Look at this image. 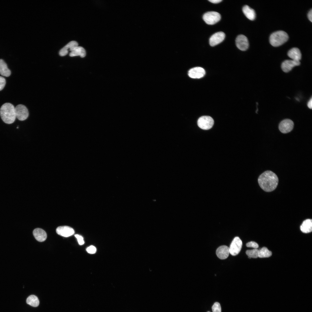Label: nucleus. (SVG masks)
Listing matches in <instances>:
<instances>
[{"instance_id": "473e14b6", "label": "nucleus", "mask_w": 312, "mask_h": 312, "mask_svg": "<svg viewBox=\"0 0 312 312\" xmlns=\"http://www.w3.org/2000/svg\"><path fill=\"white\" fill-rule=\"evenodd\" d=\"M209 312V311H208V312Z\"/></svg>"}, {"instance_id": "423d86ee", "label": "nucleus", "mask_w": 312, "mask_h": 312, "mask_svg": "<svg viewBox=\"0 0 312 312\" xmlns=\"http://www.w3.org/2000/svg\"><path fill=\"white\" fill-rule=\"evenodd\" d=\"M242 245V242L239 237H235L229 247L230 253L233 256L238 254L241 250Z\"/></svg>"}, {"instance_id": "f3484780", "label": "nucleus", "mask_w": 312, "mask_h": 312, "mask_svg": "<svg viewBox=\"0 0 312 312\" xmlns=\"http://www.w3.org/2000/svg\"><path fill=\"white\" fill-rule=\"evenodd\" d=\"M288 56L292 60L300 61L301 58V54L297 48L294 47L290 49L287 53Z\"/></svg>"}, {"instance_id": "0eeeda50", "label": "nucleus", "mask_w": 312, "mask_h": 312, "mask_svg": "<svg viewBox=\"0 0 312 312\" xmlns=\"http://www.w3.org/2000/svg\"><path fill=\"white\" fill-rule=\"evenodd\" d=\"M15 113L16 118L21 121L26 120L29 115L27 108L22 104L18 105L15 107Z\"/></svg>"}, {"instance_id": "f257e3e1", "label": "nucleus", "mask_w": 312, "mask_h": 312, "mask_svg": "<svg viewBox=\"0 0 312 312\" xmlns=\"http://www.w3.org/2000/svg\"><path fill=\"white\" fill-rule=\"evenodd\" d=\"M258 182L260 187L264 191L271 192L277 187L278 179L277 175L273 172L267 170L261 174L258 178Z\"/></svg>"}, {"instance_id": "6ab92c4d", "label": "nucleus", "mask_w": 312, "mask_h": 312, "mask_svg": "<svg viewBox=\"0 0 312 312\" xmlns=\"http://www.w3.org/2000/svg\"><path fill=\"white\" fill-rule=\"evenodd\" d=\"M301 231L303 233H308L312 231V220L307 219L303 222L300 226Z\"/></svg>"}, {"instance_id": "20e7f679", "label": "nucleus", "mask_w": 312, "mask_h": 312, "mask_svg": "<svg viewBox=\"0 0 312 312\" xmlns=\"http://www.w3.org/2000/svg\"><path fill=\"white\" fill-rule=\"evenodd\" d=\"M221 18L220 14L215 11L206 12L203 16V19L207 24L213 25L220 21Z\"/></svg>"}, {"instance_id": "393cba45", "label": "nucleus", "mask_w": 312, "mask_h": 312, "mask_svg": "<svg viewBox=\"0 0 312 312\" xmlns=\"http://www.w3.org/2000/svg\"><path fill=\"white\" fill-rule=\"evenodd\" d=\"M213 312H221V309L220 304L218 302H215L213 305L212 307Z\"/></svg>"}, {"instance_id": "7ed1b4c3", "label": "nucleus", "mask_w": 312, "mask_h": 312, "mask_svg": "<svg viewBox=\"0 0 312 312\" xmlns=\"http://www.w3.org/2000/svg\"><path fill=\"white\" fill-rule=\"evenodd\" d=\"M288 34L283 31H278L272 33L270 36L269 40L273 46L277 47L285 42L288 40Z\"/></svg>"}, {"instance_id": "4468645a", "label": "nucleus", "mask_w": 312, "mask_h": 312, "mask_svg": "<svg viewBox=\"0 0 312 312\" xmlns=\"http://www.w3.org/2000/svg\"><path fill=\"white\" fill-rule=\"evenodd\" d=\"M78 43L76 41H72L70 42L66 45L59 52V55L60 56H63L66 55L69 51H72L74 49L78 46Z\"/></svg>"}, {"instance_id": "2eb2a0df", "label": "nucleus", "mask_w": 312, "mask_h": 312, "mask_svg": "<svg viewBox=\"0 0 312 312\" xmlns=\"http://www.w3.org/2000/svg\"><path fill=\"white\" fill-rule=\"evenodd\" d=\"M216 253L220 259H225L228 257L230 253L229 247L225 245L221 246L217 249Z\"/></svg>"}, {"instance_id": "412c9836", "label": "nucleus", "mask_w": 312, "mask_h": 312, "mask_svg": "<svg viewBox=\"0 0 312 312\" xmlns=\"http://www.w3.org/2000/svg\"><path fill=\"white\" fill-rule=\"evenodd\" d=\"M86 55V51L83 47L77 46L70 52L69 55L70 57H73L79 55L81 57H83Z\"/></svg>"}, {"instance_id": "a211bd4d", "label": "nucleus", "mask_w": 312, "mask_h": 312, "mask_svg": "<svg viewBox=\"0 0 312 312\" xmlns=\"http://www.w3.org/2000/svg\"><path fill=\"white\" fill-rule=\"evenodd\" d=\"M242 11L246 16L249 20L253 21L256 17V13L255 10L247 5H244Z\"/></svg>"}, {"instance_id": "f8f14e48", "label": "nucleus", "mask_w": 312, "mask_h": 312, "mask_svg": "<svg viewBox=\"0 0 312 312\" xmlns=\"http://www.w3.org/2000/svg\"><path fill=\"white\" fill-rule=\"evenodd\" d=\"M56 232L59 235L66 237L71 236L75 233L72 228L66 226L58 227L56 229Z\"/></svg>"}, {"instance_id": "2f4dec72", "label": "nucleus", "mask_w": 312, "mask_h": 312, "mask_svg": "<svg viewBox=\"0 0 312 312\" xmlns=\"http://www.w3.org/2000/svg\"><path fill=\"white\" fill-rule=\"evenodd\" d=\"M209 1L211 2L214 3H220L222 1V0H209Z\"/></svg>"}, {"instance_id": "c85d7f7f", "label": "nucleus", "mask_w": 312, "mask_h": 312, "mask_svg": "<svg viewBox=\"0 0 312 312\" xmlns=\"http://www.w3.org/2000/svg\"><path fill=\"white\" fill-rule=\"evenodd\" d=\"M6 83L5 79L3 77L0 76V91L4 88Z\"/></svg>"}, {"instance_id": "6e6552de", "label": "nucleus", "mask_w": 312, "mask_h": 312, "mask_svg": "<svg viewBox=\"0 0 312 312\" xmlns=\"http://www.w3.org/2000/svg\"><path fill=\"white\" fill-rule=\"evenodd\" d=\"M294 123L290 119H287L282 120L280 123L278 128L281 132L286 133L291 131L293 129Z\"/></svg>"}, {"instance_id": "c756f323", "label": "nucleus", "mask_w": 312, "mask_h": 312, "mask_svg": "<svg viewBox=\"0 0 312 312\" xmlns=\"http://www.w3.org/2000/svg\"><path fill=\"white\" fill-rule=\"evenodd\" d=\"M308 18L309 20L311 22H312V10L311 9L307 15Z\"/></svg>"}, {"instance_id": "4be33fe9", "label": "nucleus", "mask_w": 312, "mask_h": 312, "mask_svg": "<svg viewBox=\"0 0 312 312\" xmlns=\"http://www.w3.org/2000/svg\"><path fill=\"white\" fill-rule=\"evenodd\" d=\"M26 302L28 304L33 307L38 306L39 304L38 297L34 295L29 296L27 299Z\"/></svg>"}, {"instance_id": "dca6fc26", "label": "nucleus", "mask_w": 312, "mask_h": 312, "mask_svg": "<svg viewBox=\"0 0 312 312\" xmlns=\"http://www.w3.org/2000/svg\"><path fill=\"white\" fill-rule=\"evenodd\" d=\"M33 234L36 240L40 242L44 241L47 238L46 232L40 228H37L34 229L33 231Z\"/></svg>"}, {"instance_id": "bb28decb", "label": "nucleus", "mask_w": 312, "mask_h": 312, "mask_svg": "<svg viewBox=\"0 0 312 312\" xmlns=\"http://www.w3.org/2000/svg\"><path fill=\"white\" fill-rule=\"evenodd\" d=\"M86 250L88 253L90 254H93L96 252V250L95 246L91 245L87 247Z\"/></svg>"}, {"instance_id": "aec40b11", "label": "nucleus", "mask_w": 312, "mask_h": 312, "mask_svg": "<svg viewBox=\"0 0 312 312\" xmlns=\"http://www.w3.org/2000/svg\"><path fill=\"white\" fill-rule=\"evenodd\" d=\"M11 74L10 70L8 68L7 65L2 59H0V74L2 76L8 77Z\"/></svg>"}, {"instance_id": "7c9ffc66", "label": "nucleus", "mask_w": 312, "mask_h": 312, "mask_svg": "<svg viewBox=\"0 0 312 312\" xmlns=\"http://www.w3.org/2000/svg\"><path fill=\"white\" fill-rule=\"evenodd\" d=\"M308 107L310 109H312V99L311 98V99L307 103Z\"/></svg>"}, {"instance_id": "9b49d317", "label": "nucleus", "mask_w": 312, "mask_h": 312, "mask_svg": "<svg viewBox=\"0 0 312 312\" xmlns=\"http://www.w3.org/2000/svg\"><path fill=\"white\" fill-rule=\"evenodd\" d=\"M205 71L203 68L197 67L190 69L188 72V75L190 77L194 78H200L203 77L205 75Z\"/></svg>"}, {"instance_id": "b1692460", "label": "nucleus", "mask_w": 312, "mask_h": 312, "mask_svg": "<svg viewBox=\"0 0 312 312\" xmlns=\"http://www.w3.org/2000/svg\"><path fill=\"white\" fill-rule=\"evenodd\" d=\"M246 253L250 259L251 258H256L258 257L259 250L257 248L247 250Z\"/></svg>"}, {"instance_id": "ddd939ff", "label": "nucleus", "mask_w": 312, "mask_h": 312, "mask_svg": "<svg viewBox=\"0 0 312 312\" xmlns=\"http://www.w3.org/2000/svg\"><path fill=\"white\" fill-rule=\"evenodd\" d=\"M300 64V61L293 60H286L282 64L281 67L282 70L285 72L290 71L294 66H298Z\"/></svg>"}, {"instance_id": "a878e982", "label": "nucleus", "mask_w": 312, "mask_h": 312, "mask_svg": "<svg viewBox=\"0 0 312 312\" xmlns=\"http://www.w3.org/2000/svg\"><path fill=\"white\" fill-rule=\"evenodd\" d=\"M246 246L248 247H252L254 248H257L259 247L258 244L254 241H251L246 244Z\"/></svg>"}, {"instance_id": "5701e85b", "label": "nucleus", "mask_w": 312, "mask_h": 312, "mask_svg": "<svg viewBox=\"0 0 312 312\" xmlns=\"http://www.w3.org/2000/svg\"><path fill=\"white\" fill-rule=\"evenodd\" d=\"M272 255V252L265 247H263L259 250L258 257L260 258L269 257Z\"/></svg>"}, {"instance_id": "f03ea898", "label": "nucleus", "mask_w": 312, "mask_h": 312, "mask_svg": "<svg viewBox=\"0 0 312 312\" xmlns=\"http://www.w3.org/2000/svg\"><path fill=\"white\" fill-rule=\"evenodd\" d=\"M0 115L2 120L5 123L8 124L13 123L16 118L15 107L10 103L4 104L0 109Z\"/></svg>"}, {"instance_id": "9d476101", "label": "nucleus", "mask_w": 312, "mask_h": 312, "mask_svg": "<svg viewBox=\"0 0 312 312\" xmlns=\"http://www.w3.org/2000/svg\"><path fill=\"white\" fill-rule=\"evenodd\" d=\"M225 34L223 32H216L210 38L209 43L211 46H214L221 42L224 39Z\"/></svg>"}, {"instance_id": "cd10ccee", "label": "nucleus", "mask_w": 312, "mask_h": 312, "mask_svg": "<svg viewBox=\"0 0 312 312\" xmlns=\"http://www.w3.org/2000/svg\"><path fill=\"white\" fill-rule=\"evenodd\" d=\"M75 237L77 238L79 244L80 245H82L84 243L83 237L81 235L78 234L75 235Z\"/></svg>"}, {"instance_id": "1a4fd4ad", "label": "nucleus", "mask_w": 312, "mask_h": 312, "mask_svg": "<svg viewBox=\"0 0 312 312\" xmlns=\"http://www.w3.org/2000/svg\"><path fill=\"white\" fill-rule=\"evenodd\" d=\"M237 47L242 51L246 50L249 47V42L247 38L243 35H239L235 40Z\"/></svg>"}, {"instance_id": "39448f33", "label": "nucleus", "mask_w": 312, "mask_h": 312, "mask_svg": "<svg viewBox=\"0 0 312 312\" xmlns=\"http://www.w3.org/2000/svg\"><path fill=\"white\" fill-rule=\"evenodd\" d=\"M214 124V120L209 116H203L200 117L197 121L198 126L204 130H208L212 128Z\"/></svg>"}]
</instances>
